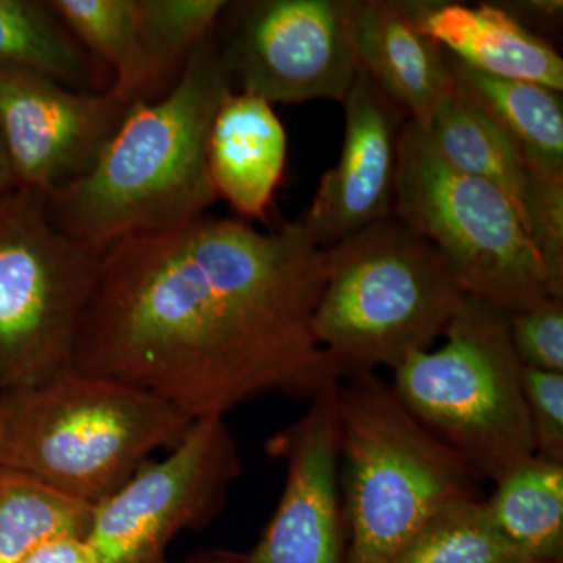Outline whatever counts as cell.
<instances>
[{"label": "cell", "instance_id": "obj_1", "mask_svg": "<svg viewBox=\"0 0 563 563\" xmlns=\"http://www.w3.org/2000/svg\"><path fill=\"white\" fill-rule=\"evenodd\" d=\"M325 251L301 220L277 231L202 214L103 250L74 372L158 396L191 421L340 383L313 333Z\"/></svg>", "mask_w": 563, "mask_h": 563}, {"label": "cell", "instance_id": "obj_2", "mask_svg": "<svg viewBox=\"0 0 563 563\" xmlns=\"http://www.w3.org/2000/svg\"><path fill=\"white\" fill-rule=\"evenodd\" d=\"M233 91L213 31L172 90L132 103L90 172L46 196L52 225L106 250L206 214L218 201L207 166L210 129Z\"/></svg>", "mask_w": 563, "mask_h": 563}, {"label": "cell", "instance_id": "obj_3", "mask_svg": "<svg viewBox=\"0 0 563 563\" xmlns=\"http://www.w3.org/2000/svg\"><path fill=\"white\" fill-rule=\"evenodd\" d=\"M191 424L150 391L73 372L32 390L0 393V466L95 507L152 454L173 450Z\"/></svg>", "mask_w": 563, "mask_h": 563}, {"label": "cell", "instance_id": "obj_4", "mask_svg": "<svg viewBox=\"0 0 563 563\" xmlns=\"http://www.w3.org/2000/svg\"><path fill=\"white\" fill-rule=\"evenodd\" d=\"M336 417L346 563H390L448 504L483 498L476 473L379 374L343 377Z\"/></svg>", "mask_w": 563, "mask_h": 563}, {"label": "cell", "instance_id": "obj_5", "mask_svg": "<svg viewBox=\"0 0 563 563\" xmlns=\"http://www.w3.org/2000/svg\"><path fill=\"white\" fill-rule=\"evenodd\" d=\"M324 251L312 325L340 380L432 350L466 295L443 255L395 217Z\"/></svg>", "mask_w": 563, "mask_h": 563}, {"label": "cell", "instance_id": "obj_6", "mask_svg": "<svg viewBox=\"0 0 563 563\" xmlns=\"http://www.w3.org/2000/svg\"><path fill=\"white\" fill-rule=\"evenodd\" d=\"M443 336L393 372V388L426 431L496 484L537 454L509 313L465 295Z\"/></svg>", "mask_w": 563, "mask_h": 563}, {"label": "cell", "instance_id": "obj_7", "mask_svg": "<svg viewBox=\"0 0 563 563\" xmlns=\"http://www.w3.org/2000/svg\"><path fill=\"white\" fill-rule=\"evenodd\" d=\"M102 254L57 231L41 192L14 187L0 195V393L74 372Z\"/></svg>", "mask_w": 563, "mask_h": 563}, {"label": "cell", "instance_id": "obj_8", "mask_svg": "<svg viewBox=\"0 0 563 563\" xmlns=\"http://www.w3.org/2000/svg\"><path fill=\"white\" fill-rule=\"evenodd\" d=\"M393 217L443 255L466 295L507 313L553 296L514 203L446 165L413 121L399 141Z\"/></svg>", "mask_w": 563, "mask_h": 563}, {"label": "cell", "instance_id": "obj_9", "mask_svg": "<svg viewBox=\"0 0 563 563\" xmlns=\"http://www.w3.org/2000/svg\"><path fill=\"white\" fill-rule=\"evenodd\" d=\"M242 468L225 417L192 421L165 459L144 463L92 507L87 540L99 563H165L177 536L220 515Z\"/></svg>", "mask_w": 563, "mask_h": 563}, {"label": "cell", "instance_id": "obj_10", "mask_svg": "<svg viewBox=\"0 0 563 563\" xmlns=\"http://www.w3.org/2000/svg\"><path fill=\"white\" fill-rule=\"evenodd\" d=\"M350 0L229 2L214 27L235 91L268 103H342L358 74Z\"/></svg>", "mask_w": 563, "mask_h": 563}, {"label": "cell", "instance_id": "obj_11", "mask_svg": "<svg viewBox=\"0 0 563 563\" xmlns=\"http://www.w3.org/2000/svg\"><path fill=\"white\" fill-rule=\"evenodd\" d=\"M132 102L0 65V136L14 185L49 196L85 176Z\"/></svg>", "mask_w": 563, "mask_h": 563}, {"label": "cell", "instance_id": "obj_12", "mask_svg": "<svg viewBox=\"0 0 563 563\" xmlns=\"http://www.w3.org/2000/svg\"><path fill=\"white\" fill-rule=\"evenodd\" d=\"M336 384L265 444L269 457L285 463L287 477L247 563H346Z\"/></svg>", "mask_w": 563, "mask_h": 563}, {"label": "cell", "instance_id": "obj_13", "mask_svg": "<svg viewBox=\"0 0 563 563\" xmlns=\"http://www.w3.org/2000/svg\"><path fill=\"white\" fill-rule=\"evenodd\" d=\"M339 162L318 184L299 220L321 250L393 217L399 141L406 117L358 70L342 102Z\"/></svg>", "mask_w": 563, "mask_h": 563}, {"label": "cell", "instance_id": "obj_14", "mask_svg": "<svg viewBox=\"0 0 563 563\" xmlns=\"http://www.w3.org/2000/svg\"><path fill=\"white\" fill-rule=\"evenodd\" d=\"M347 25L358 70L407 121L426 124L455 85L446 52L415 24L406 0H350Z\"/></svg>", "mask_w": 563, "mask_h": 563}, {"label": "cell", "instance_id": "obj_15", "mask_svg": "<svg viewBox=\"0 0 563 563\" xmlns=\"http://www.w3.org/2000/svg\"><path fill=\"white\" fill-rule=\"evenodd\" d=\"M406 5L420 31L462 65L488 76L563 91V60L553 44L498 3L406 0Z\"/></svg>", "mask_w": 563, "mask_h": 563}, {"label": "cell", "instance_id": "obj_16", "mask_svg": "<svg viewBox=\"0 0 563 563\" xmlns=\"http://www.w3.org/2000/svg\"><path fill=\"white\" fill-rule=\"evenodd\" d=\"M287 162V133L272 103L233 91L221 103L207 144L218 199L243 220L263 221Z\"/></svg>", "mask_w": 563, "mask_h": 563}, {"label": "cell", "instance_id": "obj_17", "mask_svg": "<svg viewBox=\"0 0 563 563\" xmlns=\"http://www.w3.org/2000/svg\"><path fill=\"white\" fill-rule=\"evenodd\" d=\"M448 62L455 90L509 136L529 174L563 180L562 92L531 81L488 76L450 55Z\"/></svg>", "mask_w": 563, "mask_h": 563}, {"label": "cell", "instance_id": "obj_18", "mask_svg": "<svg viewBox=\"0 0 563 563\" xmlns=\"http://www.w3.org/2000/svg\"><path fill=\"white\" fill-rule=\"evenodd\" d=\"M420 128L446 165L499 188L525 225L531 174L509 136L479 107L454 90Z\"/></svg>", "mask_w": 563, "mask_h": 563}, {"label": "cell", "instance_id": "obj_19", "mask_svg": "<svg viewBox=\"0 0 563 563\" xmlns=\"http://www.w3.org/2000/svg\"><path fill=\"white\" fill-rule=\"evenodd\" d=\"M0 65L35 70L77 91L110 90L113 76L49 2L0 0Z\"/></svg>", "mask_w": 563, "mask_h": 563}, {"label": "cell", "instance_id": "obj_20", "mask_svg": "<svg viewBox=\"0 0 563 563\" xmlns=\"http://www.w3.org/2000/svg\"><path fill=\"white\" fill-rule=\"evenodd\" d=\"M485 507L525 562H563V462L532 455L495 484Z\"/></svg>", "mask_w": 563, "mask_h": 563}, {"label": "cell", "instance_id": "obj_21", "mask_svg": "<svg viewBox=\"0 0 563 563\" xmlns=\"http://www.w3.org/2000/svg\"><path fill=\"white\" fill-rule=\"evenodd\" d=\"M73 35L110 69L125 101H154L136 29L135 0H51Z\"/></svg>", "mask_w": 563, "mask_h": 563}, {"label": "cell", "instance_id": "obj_22", "mask_svg": "<svg viewBox=\"0 0 563 563\" xmlns=\"http://www.w3.org/2000/svg\"><path fill=\"white\" fill-rule=\"evenodd\" d=\"M92 506L0 466V563H21L55 537H87Z\"/></svg>", "mask_w": 563, "mask_h": 563}, {"label": "cell", "instance_id": "obj_23", "mask_svg": "<svg viewBox=\"0 0 563 563\" xmlns=\"http://www.w3.org/2000/svg\"><path fill=\"white\" fill-rule=\"evenodd\" d=\"M228 3L224 0H135L136 29L154 101L177 84L188 58L214 31Z\"/></svg>", "mask_w": 563, "mask_h": 563}, {"label": "cell", "instance_id": "obj_24", "mask_svg": "<svg viewBox=\"0 0 563 563\" xmlns=\"http://www.w3.org/2000/svg\"><path fill=\"white\" fill-rule=\"evenodd\" d=\"M390 563H526L493 525L484 498L448 504Z\"/></svg>", "mask_w": 563, "mask_h": 563}, {"label": "cell", "instance_id": "obj_25", "mask_svg": "<svg viewBox=\"0 0 563 563\" xmlns=\"http://www.w3.org/2000/svg\"><path fill=\"white\" fill-rule=\"evenodd\" d=\"M525 225L542 263L548 290L563 298V180L531 176L525 201Z\"/></svg>", "mask_w": 563, "mask_h": 563}, {"label": "cell", "instance_id": "obj_26", "mask_svg": "<svg viewBox=\"0 0 563 563\" xmlns=\"http://www.w3.org/2000/svg\"><path fill=\"white\" fill-rule=\"evenodd\" d=\"M509 333L526 368L563 373V298L548 296L509 313Z\"/></svg>", "mask_w": 563, "mask_h": 563}, {"label": "cell", "instance_id": "obj_27", "mask_svg": "<svg viewBox=\"0 0 563 563\" xmlns=\"http://www.w3.org/2000/svg\"><path fill=\"white\" fill-rule=\"evenodd\" d=\"M523 388L537 455L563 462V373L523 366Z\"/></svg>", "mask_w": 563, "mask_h": 563}, {"label": "cell", "instance_id": "obj_28", "mask_svg": "<svg viewBox=\"0 0 563 563\" xmlns=\"http://www.w3.org/2000/svg\"><path fill=\"white\" fill-rule=\"evenodd\" d=\"M21 563H99L87 537L66 533L40 544Z\"/></svg>", "mask_w": 563, "mask_h": 563}, {"label": "cell", "instance_id": "obj_29", "mask_svg": "<svg viewBox=\"0 0 563 563\" xmlns=\"http://www.w3.org/2000/svg\"><path fill=\"white\" fill-rule=\"evenodd\" d=\"M496 3L533 33L536 29L555 31L562 24V0H515Z\"/></svg>", "mask_w": 563, "mask_h": 563}, {"label": "cell", "instance_id": "obj_30", "mask_svg": "<svg viewBox=\"0 0 563 563\" xmlns=\"http://www.w3.org/2000/svg\"><path fill=\"white\" fill-rule=\"evenodd\" d=\"M165 563H247V555L235 553V551L213 550L191 555V558L185 559V561H166Z\"/></svg>", "mask_w": 563, "mask_h": 563}, {"label": "cell", "instance_id": "obj_31", "mask_svg": "<svg viewBox=\"0 0 563 563\" xmlns=\"http://www.w3.org/2000/svg\"><path fill=\"white\" fill-rule=\"evenodd\" d=\"M14 185L13 174H11L9 158H7L5 147H3L2 136H0V195L10 191Z\"/></svg>", "mask_w": 563, "mask_h": 563}, {"label": "cell", "instance_id": "obj_32", "mask_svg": "<svg viewBox=\"0 0 563 563\" xmlns=\"http://www.w3.org/2000/svg\"><path fill=\"white\" fill-rule=\"evenodd\" d=\"M526 563H563V562H526Z\"/></svg>", "mask_w": 563, "mask_h": 563}]
</instances>
